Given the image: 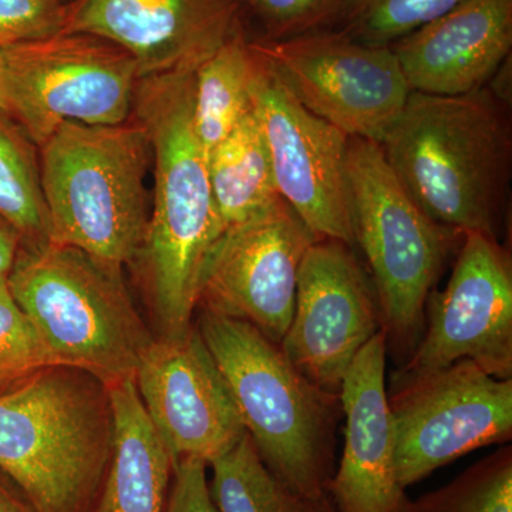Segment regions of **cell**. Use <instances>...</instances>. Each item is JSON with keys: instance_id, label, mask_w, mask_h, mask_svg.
Listing matches in <instances>:
<instances>
[{"instance_id": "6da1fadb", "label": "cell", "mask_w": 512, "mask_h": 512, "mask_svg": "<svg viewBox=\"0 0 512 512\" xmlns=\"http://www.w3.org/2000/svg\"><path fill=\"white\" fill-rule=\"evenodd\" d=\"M380 147L431 220L501 242L512 177L511 104L490 87L464 96L410 93Z\"/></svg>"}, {"instance_id": "7a4b0ae2", "label": "cell", "mask_w": 512, "mask_h": 512, "mask_svg": "<svg viewBox=\"0 0 512 512\" xmlns=\"http://www.w3.org/2000/svg\"><path fill=\"white\" fill-rule=\"evenodd\" d=\"M194 73L138 80L131 114L146 128L153 154L150 220L137 259L143 262L161 336L191 328L202 266L225 231L192 119Z\"/></svg>"}, {"instance_id": "3957f363", "label": "cell", "mask_w": 512, "mask_h": 512, "mask_svg": "<svg viewBox=\"0 0 512 512\" xmlns=\"http://www.w3.org/2000/svg\"><path fill=\"white\" fill-rule=\"evenodd\" d=\"M113 447L109 389L69 366L0 392V471L33 512H90Z\"/></svg>"}, {"instance_id": "277c9868", "label": "cell", "mask_w": 512, "mask_h": 512, "mask_svg": "<svg viewBox=\"0 0 512 512\" xmlns=\"http://www.w3.org/2000/svg\"><path fill=\"white\" fill-rule=\"evenodd\" d=\"M195 326L266 468L305 500L325 495L336 470L340 396L313 386L251 323L201 311Z\"/></svg>"}, {"instance_id": "5b68a950", "label": "cell", "mask_w": 512, "mask_h": 512, "mask_svg": "<svg viewBox=\"0 0 512 512\" xmlns=\"http://www.w3.org/2000/svg\"><path fill=\"white\" fill-rule=\"evenodd\" d=\"M50 242L111 265L136 261L146 241V128L133 116L113 126L66 123L39 148Z\"/></svg>"}, {"instance_id": "8992f818", "label": "cell", "mask_w": 512, "mask_h": 512, "mask_svg": "<svg viewBox=\"0 0 512 512\" xmlns=\"http://www.w3.org/2000/svg\"><path fill=\"white\" fill-rule=\"evenodd\" d=\"M8 285L62 366L106 386L134 379L156 339L134 306L121 266L82 249L52 242L20 247Z\"/></svg>"}, {"instance_id": "52a82bcc", "label": "cell", "mask_w": 512, "mask_h": 512, "mask_svg": "<svg viewBox=\"0 0 512 512\" xmlns=\"http://www.w3.org/2000/svg\"><path fill=\"white\" fill-rule=\"evenodd\" d=\"M348 183L356 248L375 285L387 353L402 366L423 338L427 299L463 234L421 210L375 141L349 138Z\"/></svg>"}, {"instance_id": "ba28073f", "label": "cell", "mask_w": 512, "mask_h": 512, "mask_svg": "<svg viewBox=\"0 0 512 512\" xmlns=\"http://www.w3.org/2000/svg\"><path fill=\"white\" fill-rule=\"evenodd\" d=\"M140 76L119 46L84 33L0 47V111L43 146L66 123L131 119Z\"/></svg>"}, {"instance_id": "9c48e42d", "label": "cell", "mask_w": 512, "mask_h": 512, "mask_svg": "<svg viewBox=\"0 0 512 512\" xmlns=\"http://www.w3.org/2000/svg\"><path fill=\"white\" fill-rule=\"evenodd\" d=\"M251 45L306 110L349 138L382 144L412 93L392 47L339 29Z\"/></svg>"}, {"instance_id": "30bf717a", "label": "cell", "mask_w": 512, "mask_h": 512, "mask_svg": "<svg viewBox=\"0 0 512 512\" xmlns=\"http://www.w3.org/2000/svg\"><path fill=\"white\" fill-rule=\"evenodd\" d=\"M387 397L403 488L512 439V379H495L470 360L390 384Z\"/></svg>"}, {"instance_id": "8fae6325", "label": "cell", "mask_w": 512, "mask_h": 512, "mask_svg": "<svg viewBox=\"0 0 512 512\" xmlns=\"http://www.w3.org/2000/svg\"><path fill=\"white\" fill-rule=\"evenodd\" d=\"M423 338L392 375L404 382L470 360L512 379V262L501 242L464 232L450 281L427 299Z\"/></svg>"}, {"instance_id": "7c38bea8", "label": "cell", "mask_w": 512, "mask_h": 512, "mask_svg": "<svg viewBox=\"0 0 512 512\" xmlns=\"http://www.w3.org/2000/svg\"><path fill=\"white\" fill-rule=\"evenodd\" d=\"M252 50V110L264 133L279 197L316 238L339 239L357 251L348 183L349 137L306 110L264 57Z\"/></svg>"}, {"instance_id": "4fadbf2b", "label": "cell", "mask_w": 512, "mask_h": 512, "mask_svg": "<svg viewBox=\"0 0 512 512\" xmlns=\"http://www.w3.org/2000/svg\"><path fill=\"white\" fill-rule=\"evenodd\" d=\"M316 239L282 198L225 228L202 266L197 308L251 323L281 345L295 312L299 265Z\"/></svg>"}, {"instance_id": "5bb4252c", "label": "cell", "mask_w": 512, "mask_h": 512, "mask_svg": "<svg viewBox=\"0 0 512 512\" xmlns=\"http://www.w3.org/2000/svg\"><path fill=\"white\" fill-rule=\"evenodd\" d=\"M380 330L375 285L356 249L316 239L299 265L295 312L279 345L286 359L313 386L340 396L357 353Z\"/></svg>"}, {"instance_id": "9a60e30c", "label": "cell", "mask_w": 512, "mask_h": 512, "mask_svg": "<svg viewBox=\"0 0 512 512\" xmlns=\"http://www.w3.org/2000/svg\"><path fill=\"white\" fill-rule=\"evenodd\" d=\"M134 382L174 461L194 457L210 466L247 434L227 380L195 325L183 335L154 339Z\"/></svg>"}, {"instance_id": "2e32d148", "label": "cell", "mask_w": 512, "mask_h": 512, "mask_svg": "<svg viewBox=\"0 0 512 512\" xmlns=\"http://www.w3.org/2000/svg\"><path fill=\"white\" fill-rule=\"evenodd\" d=\"M242 25L234 0H72L62 33L119 46L143 79L195 72Z\"/></svg>"}, {"instance_id": "e0dca14e", "label": "cell", "mask_w": 512, "mask_h": 512, "mask_svg": "<svg viewBox=\"0 0 512 512\" xmlns=\"http://www.w3.org/2000/svg\"><path fill=\"white\" fill-rule=\"evenodd\" d=\"M386 356V335L380 330L357 353L342 382L345 444L326 490L338 512H403L409 500L397 476Z\"/></svg>"}, {"instance_id": "ac0fdd59", "label": "cell", "mask_w": 512, "mask_h": 512, "mask_svg": "<svg viewBox=\"0 0 512 512\" xmlns=\"http://www.w3.org/2000/svg\"><path fill=\"white\" fill-rule=\"evenodd\" d=\"M390 47L410 92H477L511 57L512 0H464Z\"/></svg>"}, {"instance_id": "d6986e66", "label": "cell", "mask_w": 512, "mask_h": 512, "mask_svg": "<svg viewBox=\"0 0 512 512\" xmlns=\"http://www.w3.org/2000/svg\"><path fill=\"white\" fill-rule=\"evenodd\" d=\"M113 447L90 512H165L174 458L144 409L134 379L109 384Z\"/></svg>"}, {"instance_id": "ffe728a7", "label": "cell", "mask_w": 512, "mask_h": 512, "mask_svg": "<svg viewBox=\"0 0 512 512\" xmlns=\"http://www.w3.org/2000/svg\"><path fill=\"white\" fill-rule=\"evenodd\" d=\"M208 173L225 228L249 220L281 198L254 110L208 154Z\"/></svg>"}, {"instance_id": "44dd1931", "label": "cell", "mask_w": 512, "mask_h": 512, "mask_svg": "<svg viewBox=\"0 0 512 512\" xmlns=\"http://www.w3.org/2000/svg\"><path fill=\"white\" fill-rule=\"evenodd\" d=\"M254 66V50L242 25L195 70L192 119L207 157L252 109Z\"/></svg>"}, {"instance_id": "7402d4cb", "label": "cell", "mask_w": 512, "mask_h": 512, "mask_svg": "<svg viewBox=\"0 0 512 512\" xmlns=\"http://www.w3.org/2000/svg\"><path fill=\"white\" fill-rule=\"evenodd\" d=\"M0 224L18 235L20 247L50 242L39 148L0 111Z\"/></svg>"}, {"instance_id": "603a6c76", "label": "cell", "mask_w": 512, "mask_h": 512, "mask_svg": "<svg viewBox=\"0 0 512 512\" xmlns=\"http://www.w3.org/2000/svg\"><path fill=\"white\" fill-rule=\"evenodd\" d=\"M208 467L218 512H312L311 501L292 493L266 468L248 433Z\"/></svg>"}, {"instance_id": "cb8c5ba5", "label": "cell", "mask_w": 512, "mask_h": 512, "mask_svg": "<svg viewBox=\"0 0 512 512\" xmlns=\"http://www.w3.org/2000/svg\"><path fill=\"white\" fill-rule=\"evenodd\" d=\"M403 512H512V447L498 448L451 483L407 500Z\"/></svg>"}, {"instance_id": "d4e9b609", "label": "cell", "mask_w": 512, "mask_h": 512, "mask_svg": "<svg viewBox=\"0 0 512 512\" xmlns=\"http://www.w3.org/2000/svg\"><path fill=\"white\" fill-rule=\"evenodd\" d=\"M464 0H352L335 29L366 45L390 46Z\"/></svg>"}, {"instance_id": "484cf974", "label": "cell", "mask_w": 512, "mask_h": 512, "mask_svg": "<svg viewBox=\"0 0 512 512\" xmlns=\"http://www.w3.org/2000/svg\"><path fill=\"white\" fill-rule=\"evenodd\" d=\"M53 366L62 363L0 278V392Z\"/></svg>"}, {"instance_id": "4316f807", "label": "cell", "mask_w": 512, "mask_h": 512, "mask_svg": "<svg viewBox=\"0 0 512 512\" xmlns=\"http://www.w3.org/2000/svg\"><path fill=\"white\" fill-rule=\"evenodd\" d=\"M241 18L258 25L251 39L278 42L320 30L335 29L352 0H234Z\"/></svg>"}, {"instance_id": "83f0119b", "label": "cell", "mask_w": 512, "mask_h": 512, "mask_svg": "<svg viewBox=\"0 0 512 512\" xmlns=\"http://www.w3.org/2000/svg\"><path fill=\"white\" fill-rule=\"evenodd\" d=\"M66 0H0V47L63 32Z\"/></svg>"}, {"instance_id": "f1b7e54d", "label": "cell", "mask_w": 512, "mask_h": 512, "mask_svg": "<svg viewBox=\"0 0 512 512\" xmlns=\"http://www.w3.org/2000/svg\"><path fill=\"white\" fill-rule=\"evenodd\" d=\"M207 468L200 458L175 461L165 512H218L212 501Z\"/></svg>"}, {"instance_id": "f546056e", "label": "cell", "mask_w": 512, "mask_h": 512, "mask_svg": "<svg viewBox=\"0 0 512 512\" xmlns=\"http://www.w3.org/2000/svg\"><path fill=\"white\" fill-rule=\"evenodd\" d=\"M20 241L15 232L0 224V278H8L10 269L15 264Z\"/></svg>"}, {"instance_id": "4dcf8cb0", "label": "cell", "mask_w": 512, "mask_h": 512, "mask_svg": "<svg viewBox=\"0 0 512 512\" xmlns=\"http://www.w3.org/2000/svg\"><path fill=\"white\" fill-rule=\"evenodd\" d=\"M0 512H33L25 500L10 490L2 477H0Z\"/></svg>"}, {"instance_id": "1f68e13d", "label": "cell", "mask_w": 512, "mask_h": 512, "mask_svg": "<svg viewBox=\"0 0 512 512\" xmlns=\"http://www.w3.org/2000/svg\"><path fill=\"white\" fill-rule=\"evenodd\" d=\"M312 512H338L333 507L332 501L328 497V494L322 495V497L316 498L311 501Z\"/></svg>"}]
</instances>
